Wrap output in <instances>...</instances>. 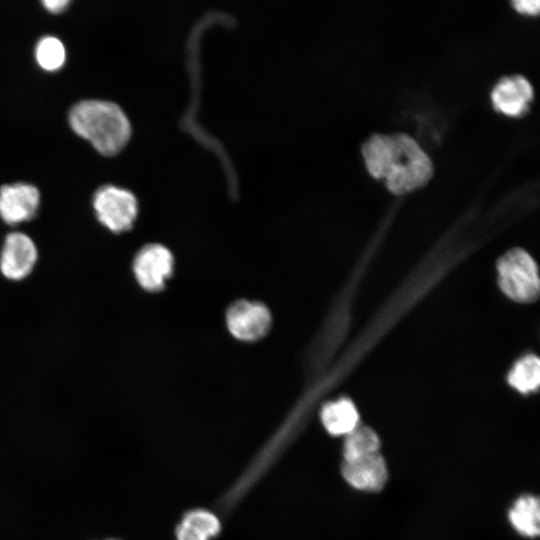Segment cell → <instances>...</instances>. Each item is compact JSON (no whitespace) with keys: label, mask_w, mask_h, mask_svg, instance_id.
<instances>
[{"label":"cell","mask_w":540,"mask_h":540,"mask_svg":"<svg viewBox=\"0 0 540 540\" xmlns=\"http://www.w3.org/2000/svg\"><path fill=\"white\" fill-rule=\"evenodd\" d=\"M362 154L368 172L383 180L387 189L396 195L422 187L433 174L428 155L403 133L373 135L364 143Z\"/></svg>","instance_id":"obj_1"},{"label":"cell","mask_w":540,"mask_h":540,"mask_svg":"<svg viewBox=\"0 0 540 540\" xmlns=\"http://www.w3.org/2000/svg\"><path fill=\"white\" fill-rule=\"evenodd\" d=\"M72 129L88 140L101 154L112 156L120 152L131 136L130 122L122 109L113 102L84 100L69 112Z\"/></svg>","instance_id":"obj_2"},{"label":"cell","mask_w":540,"mask_h":540,"mask_svg":"<svg viewBox=\"0 0 540 540\" xmlns=\"http://www.w3.org/2000/svg\"><path fill=\"white\" fill-rule=\"evenodd\" d=\"M499 282L510 298L531 302L539 294L537 266L532 257L522 249H512L498 262Z\"/></svg>","instance_id":"obj_3"},{"label":"cell","mask_w":540,"mask_h":540,"mask_svg":"<svg viewBox=\"0 0 540 540\" xmlns=\"http://www.w3.org/2000/svg\"><path fill=\"white\" fill-rule=\"evenodd\" d=\"M93 207L98 220L114 233L131 229L138 213L133 193L113 185L102 186L95 192Z\"/></svg>","instance_id":"obj_4"},{"label":"cell","mask_w":540,"mask_h":540,"mask_svg":"<svg viewBox=\"0 0 540 540\" xmlns=\"http://www.w3.org/2000/svg\"><path fill=\"white\" fill-rule=\"evenodd\" d=\"M37 257V248L28 235L9 233L0 253V272L8 280L21 281L31 274Z\"/></svg>","instance_id":"obj_5"},{"label":"cell","mask_w":540,"mask_h":540,"mask_svg":"<svg viewBox=\"0 0 540 540\" xmlns=\"http://www.w3.org/2000/svg\"><path fill=\"white\" fill-rule=\"evenodd\" d=\"M173 268L170 251L160 244H148L141 248L133 261V272L137 282L148 291L163 287Z\"/></svg>","instance_id":"obj_6"},{"label":"cell","mask_w":540,"mask_h":540,"mask_svg":"<svg viewBox=\"0 0 540 540\" xmlns=\"http://www.w3.org/2000/svg\"><path fill=\"white\" fill-rule=\"evenodd\" d=\"M39 201V191L33 185H3L0 187V217L9 225L29 221L36 215Z\"/></svg>","instance_id":"obj_7"},{"label":"cell","mask_w":540,"mask_h":540,"mask_svg":"<svg viewBox=\"0 0 540 540\" xmlns=\"http://www.w3.org/2000/svg\"><path fill=\"white\" fill-rule=\"evenodd\" d=\"M341 473L351 487L365 492L381 491L388 480L387 465L379 452L351 461L343 460Z\"/></svg>","instance_id":"obj_8"},{"label":"cell","mask_w":540,"mask_h":540,"mask_svg":"<svg viewBox=\"0 0 540 540\" xmlns=\"http://www.w3.org/2000/svg\"><path fill=\"white\" fill-rule=\"evenodd\" d=\"M532 99V86L521 75H510L501 78L491 92L493 107L498 112L512 117L522 116L528 110Z\"/></svg>","instance_id":"obj_9"},{"label":"cell","mask_w":540,"mask_h":540,"mask_svg":"<svg viewBox=\"0 0 540 540\" xmlns=\"http://www.w3.org/2000/svg\"><path fill=\"white\" fill-rule=\"evenodd\" d=\"M230 332L242 340H255L263 336L270 325V314L260 303L240 301L228 311Z\"/></svg>","instance_id":"obj_10"},{"label":"cell","mask_w":540,"mask_h":540,"mask_svg":"<svg viewBox=\"0 0 540 540\" xmlns=\"http://www.w3.org/2000/svg\"><path fill=\"white\" fill-rule=\"evenodd\" d=\"M221 530L218 517L205 509L187 512L176 527V540H211Z\"/></svg>","instance_id":"obj_11"},{"label":"cell","mask_w":540,"mask_h":540,"mask_svg":"<svg viewBox=\"0 0 540 540\" xmlns=\"http://www.w3.org/2000/svg\"><path fill=\"white\" fill-rule=\"evenodd\" d=\"M321 420L331 435H347L358 426L359 415L354 404L342 398L323 407Z\"/></svg>","instance_id":"obj_12"},{"label":"cell","mask_w":540,"mask_h":540,"mask_svg":"<svg viewBox=\"0 0 540 540\" xmlns=\"http://www.w3.org/2000/svg\"><path fill=\"white\" fill-rule=\"evenodd\" d=\"M508 518L513 528L521 535L534 538L540 532L539 499L526 494L519 497L508 512Z\"/></svg>","instance_id":"obj_13"},{"label":"cell","mask_w":540,"mask_h":540,"mask_svg":"<svg viewBox=\"0 0 540 540\" xmlns=\"http://www.w3.org/2000/svg\"><path fill=\"white\" fill-rule=\"evenodd\" d=\"M380 440L369 427H356L346 435L343 446L344 461H351L379 452Z\"/></svg>","instance_id":"obj_14"},{"label":"cell","mask_w":540,"mask_h":540,"mask_svg":"<svg viewBox=\"0 0 540 540\" xmlns=\"http://www.w3.org/2000/svg\"><path fill=\"white\" fill-rule=\"evenodd\" d=\"M508 381L522 393L536 390L540 383V362L534 355L520 359L511 370Z\"/></svg>","instance_id":"obj_15"},{"label":"cell","mask_w":540,"mask_h":540,"mask_svg":"<svg viewBox=\"0 0 540 540\" xmlns=\"http://www.w3.org/2000/svg\"><path fill=\"white\" fill-rule=\"evenodd\" d=\"M35 58L39 66L44 70H58L62 67L66 58L64 45L54 36H45L36 45Z\"/></svg>","instance_id":"obj_16"},{"label":"cell","mask_w":540,"mask_h":540,"mask_svg":"<svg viewBox=\"0 0 540 540\" xmlns=\"http://www.w3.org/2000/svg\"><path fill=\"white\" fill-rule=\"evenodd\" d=\"M513 9L524 16L534 17L539 14L540 0H510Z\"/></svg>","instance_id":"obj_17"},{"label":"cell","mask_w":540,"mask_h":540,"mask_svg":"<svg viewBox=\"0 0 540 540\" xmlns=\"http://www.w3.org/2000/svg\"><path fill=\"white\" fill-rule=\"evenodd\" d=\"M43 7L50 13H61L63 12L71 0H40Z\"/></svg>","instance_id":"obj_18"},{"label":"cell","mask_w":540,"mask_h":540,"mask_svg":"<svg viewBox=\"0 0 540 540\" xmlns=\"http://www.w3.org/2000/svg\"><path fill=\"white\" fill-rule=\"evenodd\" d=\"M105 540H121V539L109 538V539H105Z\"/></svg>","instance_id":"obj_19"}]
</instances>
